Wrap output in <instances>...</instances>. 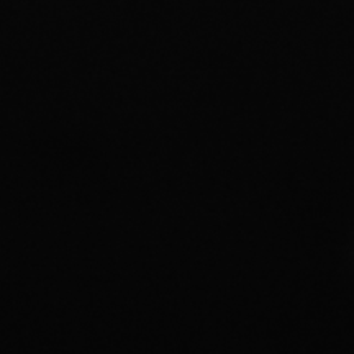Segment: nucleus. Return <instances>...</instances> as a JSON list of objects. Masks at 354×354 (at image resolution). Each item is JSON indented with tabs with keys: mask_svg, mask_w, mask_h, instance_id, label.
Listing matches in <instances>:
<instances>
[]
</instances>
